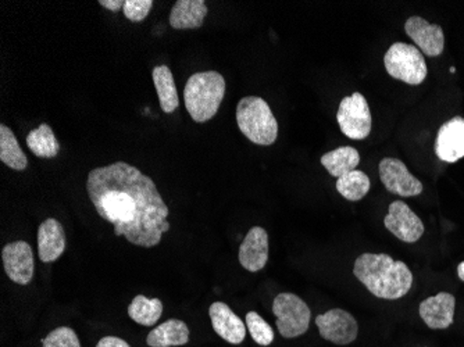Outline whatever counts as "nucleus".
<instances>
[{
  "mask_svg": "<svg viewBox=\"0 0 464 347\" xmlns=\"http://www.w3.org/2000/svg\"><path fill=\"white\" fill-rule=\"evenodd\" d=\"M87 192L104 221L113 224L114 234L130 244L153 247L170 231L169 207L152 178L125 161L99 167L88 174Z\"/></svg>",
  "mask_w": 464,
  "mask_h": 347,
  "instance_id": "f257e3e1",
  "label": "nucleus"
},
{
  "mask_svg": "<svg viewBox=\"0 0 464 347\" xmlns=\"http://www.w3.org/2000/svg\"><path fill=\"white\" fill-rule=\"evenodd\" d=\"M353 274L375 297L398 300L413 286V274L408 265L385 253H364L354 262Z\"/></svg>",
  "mask_w": 464,
  "mask_h": 347,
  "instance_id": "f03ea898",
  "label": "nucleus"
},
{
  "mask_svg": "<svg viewBox=\"0 0 464 347\" xmlns=\"http://www.w3.org/2000/svg\"><path fill=\"white\" fill-rule=\"evenodd\" d=\"M224 95L226 80L220 72H197L185 85V107L195 122H206L218 114Z\"/></svg>",
  "mask_w": 464,
  "mask_h": 347,
  "instance_id": "7ed1b4c3",
  "label": "nucleus"
},
{
  "mask_svg": "<svg viewBox=\"0 0 464 347\" xmlns=\"http://www.w3.org/2000/svg\"><path fill=\"white\" fill-rule=\"evenodd\" d=\"M239 131L255 145H273L278 137V122L265 99L246 96L237 106Z\"/></svg>",
  "mask_w": 464,
  "mask_h": 347,
  "instance_id": "20e7f679",
  "label": "nucleus"
},
{
  "mask_svg": "<svg viewBox=\"0 0 464 347\" xmlns=\"http://www.w3.org/2000/svg\"><path fill=\"white\" fill-rule=\"evenodd\" d=\"M385 70L391 77L409 85H420L429 74L426 59L419 48L396 42L384 57Z\"/></svg>",
  "mask_w": 464,
  "mask_h": 347,
  "instance_id": "39448f33",
  "label": "nucleus"
},
{
  "mask_svg": "<svg viewBox=\"0 0 464 347\" xmlns=\"http://www.w3.org/2000/svg\"><path fill=\"white\" fill-rule=\"evenodd\" d=\"M273 313L277 317V330L283 338H298L309 330L312 312L306 303L296 294H278L274 299Z\"/></svg>",
  "mask_w": 464,
  "mask_h": 347,
  "instance_id": "423d86ee",
  "label": "nucleus"
},
{
  "mask_svg": "<svg viewBox=\"0 0 464 347\" xmlns=\"http://www.w3.org/2000/svg\"><path fill=\"white\" fill-rule=\"evenodd\" d=\"M336 120L343 134L351 140H366L372 132V111L362 93H352L341 101Z\"/></svg>",
  "mask_w": 464,
  "mask_h": 347,
  "instance_id": "0eeeda50",
  "label": "nucleus"
},
{
  "mask_svg": "<svg viewBox=\"0 0 464 347\" xmlns=\"http://www.w3.org/2000/svg\"><path fill=\"white\" fill-rule=\"evenodd\" d=\"M380 178L385 189L402 198L419 197L423 192V184L409 171L403 161L398 159L385 158L380 163Z\"/></svg>",
  "mask_w": 464,
  "mask_h": 347,
  "instance_id": "6e6552de",
  "label": "nucleus"
},
{
  "mask_svg": "<svg viewBox=\"0 0 464 347\" xmlns=\"http://www.w3.org/2000/svg\"><path fill=\"white\" fill-rule=\"evenodd\" d=\"M315 325L322 338L331 343L345 344L356 341L359 325L351 313L343 309H333L315 317Z\"/></svg>",
  "mask_w": 464,
  "mask_h": 347,
  "instance_id": "1a4fd4ad",
  "label": "nucleus"
},
{
  "mask_svg": "<svg viewBox=\"0 0 464 347\" xmlns=\"http://www.w3.org/2000/svg\"><path fill=\"white\" fill-rule=\"evenodd\" d=\"M384 226L391 234L398 237L399 241L406 244H414L424 234L423 221L420 220V217L401 200L391 203L390 210L384 218Z\"/></svg>",
  "mask_w": 464,
  "mask_h": 347,
  "instance_id": "9d476101",
  "label": "nucleus"
},
{
  "mask_svg": "<svg viewBox=\"0 0 464 347\" xmlns=\"http://www.w3.org/2000/svg\"><path fill=\"white\" fill-rule=\"evenodd\" d=\"M5 273L18 285H28L34 276V253L25 241L7 244L2 250Z\"/></svg>",
  "mask_w": 464,
  "mask_h": 347,
  "instance_id": "9b49d317",
  "label": "nucleus"
},
{
  "mask_svg": "<svg viewBox=\"0 0 464 347\" xmlns=\"http://www.w3.org/2000/svg\"><path fill=\"white\" fill-rule=\"evenodd\" d=\"M405 31L421 53L437 57L444 52L445 35L440 25L430 24L424 18L414 15L406 21Z\"/></svg>",
  "mask_w": 464,
  "mask_h": 347,
  "instance_id": "f8f14e48",
  "label": "nucleus"
},
{
  "mask_svg": "<svg viewBox=\"0 0 464 347\" xmlns=\"http://www.w3.org/2000/svg\"><path fill=\"white\" fill-rule=\"evenodd\" d=\"M435 153L445 163H456L464 158L463 117H453L440 125L435 140Z\"/></svg>",
  "mask_w": 464,
  "mask_h": 347,
  "instance_id": "ddd939ff",
  "label": "nucleus"
},
{
  "mask_svg": "<svg viewBox=\"0 0 464 347\" xmlns=\"http://www.w3.org/2000/svg\"><path fill=\"white\" fill-rule=\"evenodd\" d=\"M455 296L440 292L420 303V317L431 330H448L455 321Z\"/></svg>",
  "mask_w": 464,
  "mask_h": 347,
  "instance_id": "4468645a",
  "label": "nucleus"
},
{
  "mask_svg": "<svg viewBox=\"0 0 464 347\" xmlns=\"http://www.w3.org/2000/svg\"><path fill=\"white\" fill-rule=\"evenodd\" d=\"M268 260V234L262 227L249 229L239 247V263L250 273L262 271Z\"/></svg>",
  "mask_w": 464,
  "mask_h": 347,
  "instance_id": "2eb2a0df",
  "label": "nucleus"
},
{
  "mask_svg": "<svg viewBox=\"0 0 464 347\" xmlns=\"http://www.w3.org/2000/svg\"><path fill=\"white\" fill-rule=\"evenodd\" d=\"M213 330L224 341L231 344H241L246 338V325L241 318L223 302L213 303L208 309Z\"/></svg>",
  "mask_w": 464,
  "mask_h": 347,
  "instance_id": "dca6fc26",
  "label": "nucleus"
},
{
  "mask_svg": "<svg viewBox=\"0 0 464 347\" xmlns=\"http://www.w3.org/2000/svg\"><path fill=\"white\" fill-rule=\"evenodd\" d=\"M66 250V234L56 218H48L38 228V255L42 263H53Z\"/></svg>",
  "mask_w": 464,
  "mask_h": 347,
  "instance_id": "f3484780",
  "label": "nucleus"
},
{
  "mask_svg": "<svg viewBox=\"0 0 464 347\" xmlns=\"http://www.w3.org/2000/svg\"><path fill=\"white\" fill-rule=\"evenodd\" d=\"M205 0H179L170 13V25L174 30H198L208 15Z\"/></svg>",
  "mask_w": 464,
  "mask_h": 347,
  "instance_id": "a211bd4d",
  "label": "nucleus"
},
{
  "mask_svg": "<svg viewBox=\"0 0 464 347\" xmlns=\"http://www.w3.org/2000/svg\"><path fill=\"white\" fill-rule=\"evenodd\" d=\"M189 342V328L184 321L171 318L160 323L146 338L150 347L185 346Z\"/></svg>",
  "mask_w": 464,
  "mask_h": 347,
  "instance_id": "6ab92c4d",
  "label": "nucleus"
},
{
  "mask_svg": "<svg viewBox=\"0 0 464 347\" xmlns=\"http://www.w3.org/2000/svg\"><path fill=\"white\" fill-rule=\"evenodd\" d=\"M152 78L159 101H160L161 111L166 114L174 113L179 109V99L173 72L169 67L161 64V66H156L153 69Z\"/></svg>",
  "mask_w": 464,
  "mask_h": 347,
  "instance_id": "aec40b11",
  "label": "nucleus"
},
{
  "mask_svg": "<svg viewBox=\"0 0 464 347\" xmlns=\"http://www.w3.org/2000/svg\"><path fill=\"white\" fill-rule=\"evenodd\" d=\"M323 167L335 178L346 176L348 172L354 171L361 163V155L352 146H341L335 150L328 151L320 159Z\"/></svg>",
  "mask_w": 464,
  "mask_h": 347,
  "instance_id": "412c9836",
  "label": "nucleus"
},
{
  "mask_svg": "<svg viewBox=\"0 0 464 347\" xmlns=\"http://www.w3.org/2000/svg\"><path fill=\"white\" fill-rule=\"evenodd\" d=\"M0 161L15 171H24L28 159L17 138L6 125H0Z\"/></svg>",
  "mask_w": 464,
  "mask_h": 347,
  "instance_id": "4be33fe9",
  "label": "nucleus"
},
{
  "mask_svg": "<svg viewBox=\"0 0 464 347\" xmlns=\"http://www.w3.org/2000/svg\"><path fill=\"white\" fill-rule=\"evenodd\" d=\"M27 146L36 158L53 159L59 155L60 143L48 124H41L28 134Z\"/></svg>",
  "mask_w": 464,
  "mask_h": 347,
  "instance_id": "5701e85b",
  "label": "nucleus"
},
{
  "mask_svg": "<svg viewBox=\"0 0 464 347\" xmlns=\"http://www.w3.org/2000/svg\"><path fill=\"white\" fill-rule=\"evenodd\" d=\"M163 309L160 299H148L143 294H138L129 306V315L143 327H153L160 320Z\"/></svg>",
  "mask_w": 464,
  "mask_h": 347,
  "instance_id": "b1692460",
  "label": "nucleus"
},
{
  "mask_svg": "<svg viewBox=\"0 0 464 347\" xmlns=\"http://www.w3.org/2000/svg\"><path fill=\"white\" fill-rule=\"evenodd\" d=\"M370 188H372V182H370L369 176L363 171H357V169L348 172L346 176L341 177L336 181L338 193L351 202H359L363 199L369 193Z\"/></svg>",
  "mask_w": 464,
  "mask_h": 347,
  "instance_id": "393cba45",
  "label": "nucleus"
},
{
  "mask_svg": "<svg viewBox=\"0 0 464 347\" xmlns=\"http://www.w3.org/2000/svg\"><path fill=\"white\" fill-rule=\"evenodd\" d=\"M246 328L253 341L260 346H270L274 341V331L267 321L263 320L262 315L256 312H249L246 314Z\"/></svg>",
  "mask_w": 464,
  "mask_h": 347,
  "instance_id": "a878e982",
  "label": "nucleus"
},
{
  "mask_svg": "<svg viewBox=\"0 0 464 347\" xmlns=\"http://www.w3.org/2000/svg\"><path fill=\"white\" fill-rule=\"evenodd\" d=\"M42 347H81V343L72 328L60 327L42 341Z\"/></svg>",
  "mask_w": 464,
  "mask_h": 347,
  "instance_id": "bb28decb",
  "label": "nucleus"
},
{
  "mask_svg": "<svg viewBox=\"0 0 464 347\" xmlns=\"http://www.w3.org/2000/svg\"><path fill=\"white\" fill-rule=\"evenodd\" d=\"M152 7V0H125L122 12L132 23H140L148 17Z\"/></svg>",
  "mask_w": 464,
  "mask_h": 347,
  "instance_id": "cd10ccee",
  "label": "nucleus"
},
{
  "mask_svg": "<svg viewBox=\"0 0 464 347\" xmlns=\"http://www.w3.org/2000/svg\"><path fill=\"white\" fill-rule=\"evenodd\" d=\"M96 347H131L124 339L116 338V336H104L98 342Z\"/></svg>",
  "mask_w": 464,
  "mask_h": 347,
  "instance_id": "c85d7f7f",
  "label": "nucleus"
},
{
  "mask_svg": "<svg viewBox=\"0 0 464 347\" xmlns=\"http://www.w3.org/2000/svg\"><path fill=\"white\" fill-rule=\"evenodd\" d=\"M125 0H99V5L111 12H120L124 7Z\"/></svg>",
  "mask_w": 464,
  "mask_h": 347,
  "instance_id": "c756f323",
  "label": "nucleus"
},
{
  "mask_svg": "<svg viewBox=\"0 0 464 347\" xmlns=\"http://www.w3.org/2000/svg\"><path fill=\"white\" fill-rule=\"evenodd\" d=\"M458 275L460 278V281L464 282V262L460 263L458 267Z\"/></svg>",
  "mask_w": 464,
  "mask_h": 347,
  "instance_id": "7c9ffc66",
  "label": "nucleus"
},
{
  "mask_svg": "<svg viewBox=\"0 0 464 347\" xmlns=\"http://www.w3.org/2000/svg\"><path fill=\"white\" fill-rule=\"evenodd\" d=\"M450 72H452V74H455V72H456L455 67H450Z\"/></svg>",
  "mask_w": 464,
  "mask_h": 347,
  "instance_id": "2f4dec72",
  "label": "nucleus"
}]
</instances>
